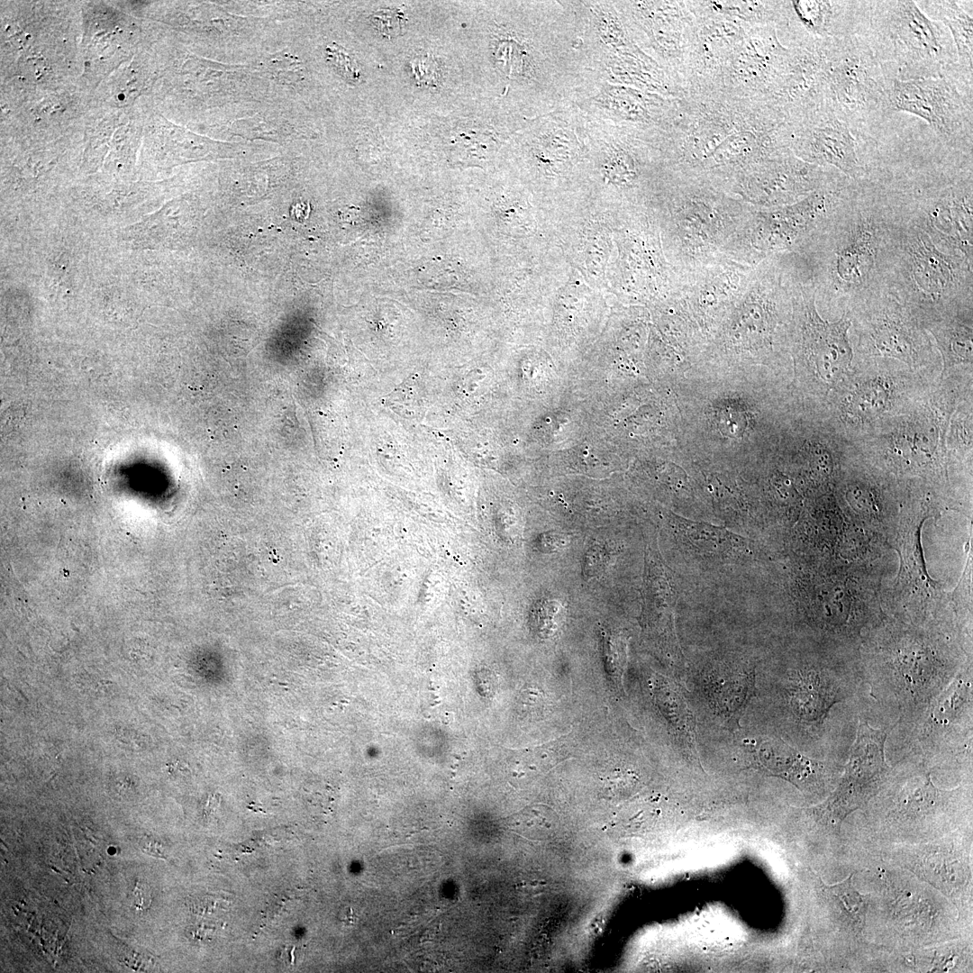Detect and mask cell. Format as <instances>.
Returning <instances> with one entry per match:
<instances>
[{"label":"cell","mask_w":973,"mask_h":973,"mask_svg":"<svg viewBox=\"0 0 973 973\" xmlns=\"http://www.w3.org/2000/svg\"><path fill=\"white\" fill-rule=\"evenodd\" d=\"M973 260L941 250L918 225L893 219L881 287L926 324L972 309Z\"/></svg>","instance_id":"3"},{"label":"cell","mask_w":973,"mask_h":973,"mask_svg":"<svg viewBox=\"0 0 973 973\" xmlns=\"http://www.w3.org/2000/svg\"><path fill=\"white\" fill-rule=\"evenodd\" d=\"M893 210L882 187L868 179L855 189L805 247L784 256L800 276L811 279L828 303L845 312L882 289Z\"/></svg>","instance_id":"2"},{"label":"cell","mask_w":973,"mask_h":973,"mask_svg":"<svg viewBox=\"0 0 973 973\" xmlns=\"http://www.w3.org/2000/svg\"><path fill=\"white\" fill-rule=\"evenodd\" d=\"M859 329V343L868 354L918 361L928 342L913 312L895 296L878 290L853 306Z\"/></svg>","instance_id":"15"},{"label":"cell","mask_w":973,"mask_h":973,"mask_svg":"<svg viewBox=\"0 0 973 973\" xmlns=\"http://www.w3.org/2000/svg\"><path fill=\"white\" fill-rule=\"evenodd\" d=\"M919 8L949 30L957 53L956 62L944 77L972 102L973 97V5L972 1H918Z\"/></svg>","instance_id":"23"},{"label":"cell","mask_w":973,"mask_h":973,"mask_svg":"<svg viewBox=\"0 0 973 973\" xmlns=\"http://www.w3.org/2000/svg\"><path fill=\"white\" fill-rule=\"evenodd\" d=\"M753 268L721 255L679 275L676 295L689 316L705 330L720 326L745 289Z\"/></svg>","instance_id":"18"},{"label":"cell","mask_w":973,"mask_h":973,"mask_svg":"<svg viewBox=\"0 0 973 973\" xmlns=\"http://www.w3.org/2000/svg\"><path fill=\"white\" fill-rule=\"evenodd\" d=\"M823 888L831 898V903L847 920V923L857 932H862L868 908V897L854 888L852 875L850 874L841 882L823 885Z\"/></svg>","instance_id":"32"},{"label":"cell","mask_w":973,"mask_h":973,"mask_svg":"<svg viewBox=\"0 0 973 973\" xmlns=\"http://www.w3.org/2000/svg\"><path fill=\"white\" fill-rule=\"evenodd\" d=\"M786 693L793 713L809 723L823 722L831 707L842 698L839 682L819 669L797 671L789 678Z\"/></svg>","instance_id":"26"},{"label":"cell","mask_w":973,"mask_h":973,"mask_svg":"<svg viewBox=\"0 0 973 973\" xmlns=\"http://www.w3.org/2000/svg\"><path fill=\"white\" fill-rule=\"evenodd\" d=\"M754 672L744 667L720 666L705 677L704 690L714 713L737 726L754 689Z\"/></svg>","instance_id":"25"},{"label":"cell","mask_w":973,"mask_h":973,"mask_svg":"<svg viewBox=\"0 0 973 973\" xmlns=\"http://www.w3.org/2000/svg\"><path fill=\"white\" fill-rule=\"evenodd\" d=\"M972 309L942 316L927 323L943 360V372L972 363Z\"/></svg>","instance_id":"28"},{"label":"cell","mask_w":973,"mask_h":973,"mask_svg":"<svg viewBox=\"0 0 973 973\" xmlns=\"http://www.w3.org/2000/svg\"><path fill=\"white\" fill-rule=\"evenodd\" d=\"M857 34L887 79L944 77L957 60L948 28L913 0L865 1Z\"/></svg>","instance_id":"5"},{"label":"cell","mask_w":973,"mask_h":973,"mask_svg":"<svg viewBox=\"0 0 973 973\" xmlns=\"http://www.w3.org/2000/svg\"><path fill=\"white\" fill-rule=\"evenodd\" d=\"M679 275L668 260L653 217L616 214L606 293L628 304L653 305L675 294Z\"/></svg>","instance_id":"7"},{"label":"cell","mask_w":973,"mask_h":973,"mask_svg":"<svg viewBox=\"0 0 973 973\" xmlns=\"http://www.w3.org/2000/svg\"><path fill=\"white\" fill-rule=\"evenodd\" d=\"M656 698L659 703L660 709L666 714L689 753H697L695 721L678 688L670 682L662 680Z\"/></svg>","instance_id":"30"},{"label":"cell","mask_w":973,"mask_h":973,"mask_svg":"<svg viewBox=\"0 0 973 973\" xmlns=\"http://www.w3.org/2000/svg\"><path fill=\"white\" fill-rule=\"evenodd\" d=\"M891 114L906 112L923 119L950 148L972 153L973 105L946 77L911 80L886 78Z\"/></svg>","instance_id":"12"},{"label":"cell","mask_w":973,"mask_h":973,"mask_svg":"<svg viewBox=\"0 0 973 973\" xmlns=\"http://www.w3.org/2000/svg\"><path fill=\"white\" fill-rule=\"evenodd\" d=\"M789 47L777 26H750L720 77L717 88L743 98L766 101L787 63Z\"/></svg>","instance_id":"17"},{"label":"cell","mask_w":973,"mask_h":973,"mask_svg":"<svg viewBox=\"0 0 973 973\" xmlns=\"http://www.w3.org/2000/svg\"><path fill=\"white\" fill-rule=\"evenodd\" d=\"M750 210L726 192L670 174L650 214L668 260L681 275L723 255Z\"/></svg>","instance_id":"4"},{"label":"cell","mask_w":973,"mask_h":973,"mask_svg":"<svg viewBox=\"0 0 973 973\" xmlns=\"http://www.w3.org/2000/svg\"><path fill=\"white\" fill-rule=\"evenodd\" d=\"M695 15L728 18L748 26H779L784 19L783 1H687Z\"/></svg>","instance_id":"29"},{"label":"cell","mask_w":973,"mask_h":973,"mask_svg":"<svg viewBox=\"0 0 973 973\" xmlns=\"http://www.w3.org/2000/svg\"><path fill=\"white\" fill-rule=\"evenodd\" d=\"M745 747L759 768L800 789L817 787L824 773L823 763L807 758L779 738L756 737L746 741Z\"/></svg>","instance_id":"24"},{"label":"cell","mask_w":973,"mask_h":973,"mask_svg":"<svg viewBox=\"0 0 973 973\" xmlns=\"http://www.w3.org/2000/svg\"><path fill=\"white\" fill-rule=\"evenodd\" d=\"M886 77L858 34L828 41L824 102L856 136L871 133L891 114Z\"/></svg>","instance_id":"8"},{"label":"cell","mask_w":973,"mask_h":973,"mask_svg":"<svg viewBox=\"0 0 973 973\" xmlns=\"http://www.w3.org/2000/svg\"><path fill=\"white\" fill-rule=\"evenodd\" d=\"M829 41L790 45L784 71L765 102L787 123L825 105V65Z\"/></svg>","instance_id":"20"},{"label":"cell","mask_w":973,"mask_h":973,"mask_svg":"<svg viewBox=\"0 0 973 973\" xmlns=\"http://www.w3.org/2000/svg\"><path fill=\"white\" fill-rule=\"evenodd\" d=\"M788 124L789 150L797 158L834 168L853 181L868 179L869 170L858 151L855 133L828 106Z\"/></svg>","instance_id":"16"},{"label":"cell","mask_w":973,"mask_h":973,"mask_svg":"<svg viewBox=\"0 0 973 973\" xmlns=\"http://www.w3.org/2000/svg\"><path fill=\"white\" fill-rule=\"evenodd\" d=\"M672 527L680 544L704 558L733 559L752 555L751 542L725 528L679 516L672 520Z\"/></svg>","instance_id":"27"},{"label":"cell","mask_w":973,"mask_h":973,"mask_svg":"<svg viewBox=\"0 0 973 973\" xmlns=\"http://www.w3.org/2000/svg\"><path fill=\"white\" fill-rule=\"evenodd\" d=\"M717 418L719 429L728 436H741L748 423L745 412L731 406L721 409Z\"/></svg>","instance_id":"34"},{"label":"cell","mask_w":973,"mask_h":973,"mask_svg":"<svg viewBox=\"0 0 973 973\" xmlns=\"http://www.w3.org/2000/svg\"><path fill=\"white\" fill-rule=\"evenodd\" d=\"M971 676H959L939 696L931 713L933 726H948L959 718L971 701Z\"/></svg>","instance_id":"33"},{"label":"cell","mask_w":973,"mask_h":973,"mask_svg":"<svg viewBox=\"0 0 973 973\" xmlns=\"http://www.w3.org/2000/svg\"><path fill=\"white\" fill-rule=\"evenodd\" d=\"M631 23L641 26L659 65L686 88L696 16L687 1L629 2L623 5Z\"/></svg>","instance_id":"19"},{"label":"cell","mask_w":973,"mask_h":973,"mask_svg":"<svg viewBox=\"0 0 973 973\" xmlns=\"http://www.w3.org/2000/svg\"><path fill=\"white\" fill-rule=\"evenodd\" d=\"M786 117L765 101L690 88L659 136L669 173L728 193L755 164L789 150Z\"/></svg>","instance_id":"1"},{"label":"cell","mask_w":973,"mask_h":973,"mask_svg":"<svg viewBox=\"0 0 973 973\" xmlns=\"http://www.w3.org/2000/svg\"><path fill=\"white\" fill-rule=\"evenodd\" d=\"M891 389L881 379L860 384L844 404L846 415L853 420H869L882 414L889 405Z\"/></svg>","instance_id":"31"},{"label":"cell","mask_w":973,"mask_h":973,"mask_svg":"<svg viewBox=\"0 0 973 973\" xmlns=\"http://www.w3.org/2000/svg\"><path fill=\"white\" fill-rule=\"evenodd\" d=\"M843 176L794 204L751 210L723 250L727 258L755 268L768 258L809 243L857 186Z\"/></svg>","instance_id":"6"},{"label":"cell","mask_w":973,"mask_h":973,"mask_svg":"<svg viewBox=\"0 0 973 973\" xmlns=\"http://www.w3.org/2000/svg\"><path fill=\"white\" fill-rule=\"evenodd\" d=\"M790 283L774 257L756 266L742 294L720 324L719 345L741 356L774 351L792 320Z\"/></svg>","instance_id":"9"},{"label":"cell","mask_w":973,"mask_h":973,"mask_svg":"<svg viewBox=\"0 0 973 973\" xmlns=\"http://www.w3.org/2000/svg\"><path fill=\"white\" fill-rule=\"evenodd\" d=\"M787 277L792 290L794 352L823 386L832 388L847 374L853 358L848 335L850 313L843 312L835 322L823 319L813 282Z\"/></svg>","instance_id":"11"},{"label":"cell","mask_w":973,"mask_h":973,"mask_svg":"<svg viewBox=\"0 0 973 973\" xmlns=\"http://www.w3.org/2000/svg\"><path fill=\"white\" fill-rule=\"evenodd\" d=\"M843 176L834 168L805 162L789 150L747 169L728 194L755 209L777 208L798 202Z\"/></svg>","instance_id":"13"},{"label":"cell","mask_w":973,"mask_h":973,"mask_svg":"<svg viewBox=\"0 0 973 973\" xmlns=\"http://www.w3.org/2000/svg\"><path fill=\"white\" fill-rule=\"evenodd\" d=\"M695 16L686 88H717L722 73L750 26L718 15Z\"/></svg>","instance_id":"22"},{"label":"cell","mask_w":973,"mask_h":973,"mask_svg":"<svg viewBox=\"0 0 973 973\" xmlns=\"http://www.w3.org/2000/svg\"><path fill=\"white\" fill-rule=\"evenodd\" d=\"M865 1H783L784 20L777 27L781 41L798 45L857 34Z\"/></svg>","instance_id":"21"},{"label":"cell","mask_w":973,"mask_h":973,"mask_svg":"<svg viewBox=\"0 0 973 973\" xmlns=\"http://www.w3.org/2000/svg\"><path fill=\"white\" fill-rule=\"evenodd\" d=\"M887 195L895 212L922 228L941 250L973 260L972 168L944 185Z\"/></svg>","instance_id":"10"},{"label":"cell","mask_w":973,"mask_h":973,"mask_svg":"<svg viewBox=\"0 0 973 973\" xmlns=\"http://www.w3.org/2000/svg\"><path fill=\"white\" fill-rule=\"evenodd\" d=\"M886 729L859 721L849 760L836 789L815 808L820 820L839 831L843 820L879 790L889 767L885 758Z\"/></svg>","instance_id":"14"},{"label":"cell","mask_w":973,"mask_h":973,"mask_svg":"<svg viewBox=\"0 0 973 973\" xmlns=\"http://www.w3.org/2000/svg\"><path fill=\"white\" fill-rule=\"evenodd\" d=\"M134 896L133 905L135 908L142 910L149 905V895L143 894L141 886L139 887L138 885L136 886Z\"/></svg>","instance_id":"35"}]
</instances>
